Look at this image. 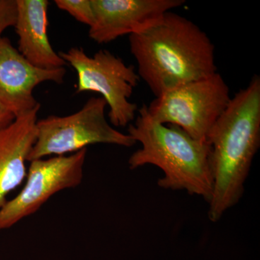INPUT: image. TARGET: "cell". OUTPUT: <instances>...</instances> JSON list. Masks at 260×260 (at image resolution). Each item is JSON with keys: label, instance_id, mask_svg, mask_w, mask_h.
Returning a JSON list of instances; mask_svg holds the SVG:
<instances>
[{"label": "cell", "instance_id": "9c48e42d", "mask_svg": "<svg viewBox=\"0 0 260 260\" xmlns=\"http://www.w3.org/2000/svg\"><path fill=\"white\" fill-rule=\"evenodd\" d=\"M64 68L47 70L37 68L13 47L8 38H0V103L15 116L41 107L34 89L46 82L61 84Z\"/></svg>", "mask_w": 260, "mask_h": 260}, {"label": "cell", "instance_id": "30bf717a", "mask_svg": "<svg viewBox=\"0 0 260 260\" xmlns=\"http://www.w3.org/2000/svg\"><path fill=\"white\" fill-rule=\"evenodd\" d=\"M40 108L17 116L0 131V208L8 201V195L26 178V162L35 143Z\"/></svg>", "mask_w": 260, "mask_h": 260}, {"label": "cell", "instance_id": "3957f363", "mask_svg": "<svg viewBox=\"0 0 260 260\" xmlns=\"http://www.w3.org/2000/svg\"><path fill=\"white\" fill-rule=\"evenodd\" d=\"M138 112L135 122L128 125L127 135L141 148L129 157V169L155 166L164 174L158 181L160 188L185 191L209 203L213 178L208 142L191 138L179 126L155 122L145 104Z\"/></svg>", "mask_w": 260, "mask_h": 260}, {"label": "cell", "instance_id": "7a4b0ae2", "mask_svg": "<svg viewBox=\"0 0 260 260\" xmlns=\"http://www.w3.org/2000/svg\"><path fill=\"white\" fill-rule=\"evenodd\" d=\"M206 141L213 189L208 218L218 222L240 201L253 160L260 146V78L252 77L246 88L231 99Z\"/></svg>", "mask_w": 260, "mask_h": 260}, {"label": "cell", "instance_id": "8fae6325", "mask_svg": "<svg viewBox=\"0 0 260 260\" xmlns=\"http://www.w3.org/2000/svg\"><path fill=\"white\" fill-rule=\"evenodd\" d=\"M16 3L14 27L18 37L19 52L37 68H64L67 63L51 47L48 36L49 1L16 0Z\"/></svg>", "mask_w": 260, "mask_h": 260}, {"label": "cell", "instance_id": "ba28073f", "mask_svg": "<svg viewBox=\"0 0 260 260\" xmlns=\"http://www.w3.org/2000/svg\"><path fill=\"white\" fill-rule=\"evenodd\" d=\"M184 0H91L93 25L90 39L108 44L118 38L142 31L167 12L182 6Z\"/></svg>", "mask_w": 260, "mask_h": 260}, {"label": "cell", "instance_id": "4fadbf2b", "mask_svg": "<svg viewBox=\"0 0 260 260\" xmlns=\"http://www.w3.org/2000/svg\"><path fill=\"white\" fill-rule=\"evenodd\" d=\"M16 17V0H0V38L6 29L14 27Z\"/></svg>", "mask_w": 260, "mask_h": 260}, {"label": "cell", "instance_id": "6da1fadb", "mask_svg": "<svg viewBox=\"0 0 260 260\" xmlns=\"http://www.w3.org/2000/svg\"><path fill=\"white\" fill-rule=\"evenodd\" d=\"M129 43L137 73L155 97L218 72L215 47L206 32L172 11L129 36Z\"/></svg>", "mask_w": 260, "mask_h": 260}, {"label": "cell", "instance_id": "5b68a950", "mask_svg": "<svg viewBox=\"0 0 260 260\" xmlns=\"http://www.w3.org/2000/svg\"><path fill=\"white\" fill-rule=\"evenodd\" d=\"M231 99L229 85L217 72L155 97L146 110L155 122L179 126L191 138L206 141Z\"/></svg>", "mask_w": 260, "mask_h": 260}, {"label": "cell", "instance_id": "5bb4252c", "mask_svg": "<svg viewBox=\"0 0 260 260\" xmlns=\"http://www.w3.org/2000/svg\"><path fill=\"white\" fill-rule=\"evenodd\" d=\"M15 118L16 116L0 103V131L9 126Z\"/></svg>", "mask_w": 260, "mask_h": 260}, {"label": "cell", "instance_id": "7c38bea8", "mask_svg": "<svg viewBox=\"0 0 260 260\" xmlns=\"http://www.w3.org/2000/svg\"><path fill=\"white\" fill-rule=\"evenodd\" d=\"M59 9L69 13L80 23L91 26L94 22V13L91 0H55Z\"/></svg>", "mask_w": 260, "mask_h": 260}, {"label": "cell", "instance_id": "277c9868", "mask_svg": "<svg viewBox=\"0 0 260 260\" xmlns=\"http://www.w3.org/2000/svg\"><path fill=\"white\" fill-rule=\"evenodd\" d=\"M107 107L103 98L92 97L74 114L38 119L37 137L28 161L51 155H70L90 145L133 146L136 143L129 135L118 131L107 121Z\"/></svg>", "mask_w": 260, "mask_h": 260}, {"label": "cell", "instance_id": "8992f818", "mask_svg": "<svg viewBox=\"0 0 260 260\" xmlns=\"http://www.w3.org/2000/svg\"><path fill=\"white\" fill-rule=\"evenodd\" d=\"M59 54L76 72V93L95 92L107 102L113 126L124 127L135 120L138 105L129 99L140 78L133 65L126 64L106 49H101L93 56L80 47H72Z\"/></svg>", "mask_w": 260, "mask_h": 260}, {"label": "cell", "instance_id": "52a82bcc", "mask_svg": "<svg viewBox=\"0 0 260 260\" xmlns=\"http://www.w3.org/2000/svg\"><path fill=\"white\" fill-rule=\"evenodd\" d=\"M87 150L30 161L23 189L0 208V232L37 213L56 193L80 185Z\"/></svg>", "mask_w": 260, "mask_h": 260}]
</instances>
